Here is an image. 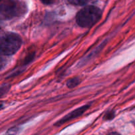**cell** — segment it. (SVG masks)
Listing matches in <instances>:
<instances>
[{
  "mask_svg": "<svg viewBox=\"0 0 135 135\" xmlns=\"http://www.w3.org/2000/svg\"><path fill=\"white\" fill-rule=\"evenodd\" d=\"M27 11L26 4L19 0H5L0 4V19L11 20L24 15Z\"/></svg>",
  "mask_w": 135,
  "mask_h": 135,
  "instance_id": "cell-1",
  "label": "cell"
},
{
  "mask_svg": "<svg viewBox=\"0 0 135 135\" xmlns=\"http://www.w3.org/2000/svg\"><path fill=\"white\" fill-rule=\"evenodd\" d=\"M102 12L98 7L88 5L80 9L76 14V23L83 28L92 27L101 18Z\"/></svg>",
  "mask_w": 135,
  "mask_h": 135,
  "instance_id": "cell-2",
  "label": "cell"
},
{
  "mask_svg": "<svg viewBox=\"0 0 135 135\" xmlns=\"http://www.w3.org/2000/svg\"><path fill=\"white\" fill-rule=\"evenodd\" d=\"M21 36L15 33H7L0 36V55H13L20 50L22 45Z\"/></svg>",
  "mask_w": 135,
  "mask_h": 135,
  "instance_id": "cell-3",
  "label": "cell"
},
{
  "mask_svg": "<svg viewBox=\"0 0 135 135\" xmlns=\"http://www.w3.org/2000/svg\"><path fill=\"white\" fill-rule=\"evenodd\" d=\"M89 108L90 105L86 104V105H83V106H81L80 107V108H77V109H75V110L71 112V113H69V114L66 115L65 117H63V118L61 119L60 120H59V121L55 123V125H57V126H60V125H63V123L67 122V121H71V120L80 117V115L84 114V112H85Z\"/></svg>",
  "mask_w": 135,
  "mask_h": 135,
  "instance_id": "cell-4",
  "label": "cell"
},
{
  "mask_svg": "<svg viewBox=\"0 0 135 135\" xmlns=\"http://www.w3.org/2000/svg\"><path fill=\"white\" fill-rule=\"evenodd\" d=\"M80 83V79L79 77H75L69 79L67 82V86L69 88H73L79 85Z\"/></svg>",
  "mask_w": 135,
  "mask_h": 135,
  "instance_id": "cell-5",
  "label": "cell"
},
{
  "mask_svg": "<svg viewBox=\"0 0 135 135\" xmlns=\"http://www.w3.org/2000/svg\"><path fill=\"white\" fill-rule=\"evenodd\" d=\"M70 3L75 5H83L88 2V0H67Z\"/></svg>",
  "mask_w": 135,
  "mask_h": 135,
  "instance_id": "cell-6",
  "label": "cell"
},
{
  "mask_svg": "<svg viewBox=\"0 0 135 135\" xmlns=\"http://www.w3.org/2000/svg\"><path fill=\"white\" fill-rule=\"evenodd\" d=\"M9 88H10V86L9 85L3 86L1 88H0V98L2 97L4 94H7V92L9 90Z\"/></svg>",
  "mask_w": 135,
  "mask_h": 135,
  "instance_id": "cell-7",
  "label": "cell"
},
{
  "mask_svg": "<svg viewBox=\"0 0 135 135\" xmlns=\"http://www.w3.org/2000/svg\"><path fill=\"white\" fill-rule=\"evenodd\" d=\"M7 61L6 59L0 57V71H1L5 68V66L7 65Z\"/></svg>",
  "mask_w": 135,
  "mask_h": 135,
  "instance_id": "cell-8",
  "label": "cell"
},
{
  "mask_svg": "<svg viewBox=\"0 0 135 135\" xmlns=\"http://www.w3.org/2000/svg\"><path fill=\"white\" fill-rule=\"evenodd\" d=\"M115 116V113L114 112L112 111V112H108V113L105 114V119L107 120H111Z\"/></svg>",
  "mask_w": 135,
  "mask_h": 135,
  "instance_id": "cell-9",
  "label": "cell"
},
{
  "mask_svg": "<svg viewBox=\"0 0 135 135\" xmlns=\"http://www.w3.org/2000/svg\"><path fill=\"white\" fill-rule=\"evenodd\" d=\"M40 1L45 5H51L54 2L55 0H40Z\"/></svg>",
  "mask_w": 135,
  "mask_h": 135,
  "instance_id": "cell-10",
  "label": "cell"
},
{
  "mask_svg": "<svg viewBox=\"0 0 135 135\" xmlns=\"http://www.w3.org/2000/svg\"><path fill=\"white\" fill-rule=\"evenodd\" d=\"M108 135H121V134H119V133H111Z\"/></svg>",
  "mask_w": 135,
  "mask_h": 135,
  "instance_id": "cell-11",
  "label": "cell"
},
{
  "mask_svg": "<svg viewBox=\"0 0 135 135\" xmlns=\"http://www.w3.org/2000/svg\"><path fill=\"white\" fill-rule=\"evenodd\" d=\"M1 107H2V104H0V108H1Z\"/></svg>",
  "mask_w": 135,
  "mask_h": 135,
  "instance_id": "cell-12",
  "label": "cell"
}]
</instances>
